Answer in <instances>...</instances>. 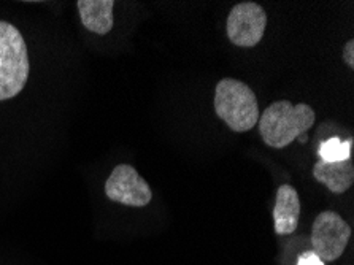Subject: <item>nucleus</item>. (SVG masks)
<instances>
[{
    "label": "nucleus",
    "instance_id": "9",
    "mask_svg": "<svg viewBox=\"0 0 354 265\" xmlns=\"http://www.w3.org/2000/svg\"><path fill=\"white\" fill-rule=\"evenodd\" d=\"M115 0H78L80 19L86 29L97 35H106L115 26Z\"/></svg>",
    "mask_w": 354,
    "mask_h": 265
},
{
    "label": "nucleus",
    "instance_id": "11",
    "mask_svg": "<svg viewBox=\"0 0 354 265\" xmlns=\"http://www.w3.org/2000/svg\"><path fill=\"white\" fill-rule=\"evenodd\" d=\"M297 265H324V262L316 256L313 251H307L304 254H300Z\"/></svg>",
    "mask_w": 354,
    "mask_h": 265
},
{
    "label": "nucleus",
    "instance_id": "8",
    "mask_svg": "<svg viewBox=\"0 0 354 265\" xmlns=\"http://www.w3.org/2000/svg\"><path fill=\"white\" fill-rule=\"evenodd\" d=\"M315 180L326 186L332 194H345L354 183L353 159L339 162L318 161L313 165Z\"/></svg>",
    "mask_w": 354,
    "mask_h": 265
},
{
    "label": "nucleus",
    "instance_id": "4",
    "mask_svg": "<svg viewBox=\"0 0 354 265\" xmlns=\"http://www.w3.org/2000/svg\"><path fill=\"white\" fill-rule=\"evenodd\" d=\"M351 239V227L339 213L326 210L321 212L312 226V251L323 262H334L345 253Z\"/></svg>",
    "mask_w": 354,
    "mask_h": 265
},
{
    "label": "nucleus",
    "instance_id": "7",
    "mask_svg": "<svg viewBox=\"0 0 354 265\" xmlns=\"http://www.w3.org/2000/svg\"><path fill=\"white\" fill-rule=\"evenodd\" d=\"M300 219V199L294 186L281 185L277 191L273 207V227L278 235H291L297 230Z\"/></svg>",
    "mask_w": 354,
    "mask_h": 265
},
{
    "label": "nucleus",
    "instance_id": "2",
    "mask_svg": "<svg viewBox=\"0 0 354 265\" xmlns=\"http://www.w3.org/2000/svg\"><path fill=\"white\" fill-rule=\"evenodd\" d=\"M214 113L234 132H248L259 121V104L253 89L243 81L223 78L214 89Z\"/></svg>",
    "mask_w": 354,
    "mask_h": 265
},
{
    "label": "nucleus",
    "instance_id": "3",
    "mask_svg": "<svg viewBox=\"0 0 354 265\" xmlns=\"http://www.w3.org/2000/svg\"><path fill=\"white\" fill-rule=\"evenodd\" d=\"M29 73V53L23 34L13 24L0 19V102L21 94Z\"/></svg>",
    "mask_w": 354,
    "mask_h": 265
},
{
    "label": "nucleus",
    "instance_id": "1",
    "mask_svg": "<svg viewBox=\"0 0 354 265\" xmlns=\"http://www.w3.org/2000/svg\"><path fill=\"white\" fill-rule=\"evenodd\" d=\"M315 121L316 113L310 105L277 100L259 115L257 127L262 142L270 148L283 149L310 131Z\"/></svg>",
    "mask_w": 354,
    "mask_h": 265
},
{
    "label": "nucleus",
    "instance_id": "6",
    "mask_svg": "<svg viewBox=\"0 0 354 265\" xmlns=\"http://www.w3.org/2000/svg\"><path fill=\"white\" fill-rule=\"evenodd\" d=\"M105 196L126 207L143 208L153 200V191L132 165L120 164L105 181Z\"/></svg>",
    "mask_w": 354,
    "mask_h": 265
},
{
    "label": "nucleus",
    "instance_id": "12",
    "mask_svg": "<svg viewBox=\"0 0 354 265\" xmlns=\"http://www.w3.org/2000/svg\"><path fill=\"white\" fill-rule=\"evenodd\" d=\"M343 61L350 68L354 67V40H348L343 48Z\"/></svg>",
    "mask_w": 354,
    "mask_h": 265
},
{
    "label": "nucleus",
    "instance_id": "5",
    "mask_svg": "<svg viewBox=\"0 0 354 265\" xmlns=\"http://www.w3.org/2000/svg\"><path fill=\"white\" fill-rule=\"evenodd\" d=\"M267 23L269 18L262 5L240 2L234 5L227 16V39L239 48H254L264 37Z\"/></svg>",
    "mask_w": 354,
    "mask_h": 265
},
{
    "label": "nucleus",
    "instance_id": "10",
    "mask_svg": "<svg viewBox=\"0 0 354 265\" xmlns=\"http://www.w3.org/2000/svg\"><path fill=\"white\" fill-rule=\"evenodd\" d=\"M351 143L350 138L348 142H342L340 138H329L319 146V158L326 162H339L351 158Z\"/></svg>",
    "mask_w": 354,
    "mask_h": 265
}]
</instances>
